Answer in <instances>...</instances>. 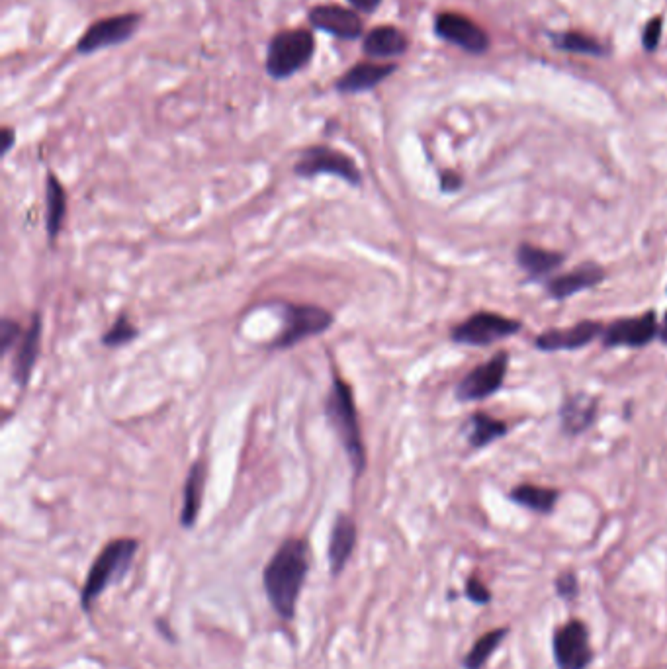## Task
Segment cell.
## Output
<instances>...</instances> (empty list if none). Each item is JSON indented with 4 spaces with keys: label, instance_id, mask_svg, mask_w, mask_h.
Segmentation results:
<instances>
[{
    "label": "cell",
    "instance_id": "cell-23",
    "mask_svg": "<svg viewBox=\"0 0 667 669\" xmlns=\"http://www.w3.org/2000/svg\"><path fill=\"white\" fill-rule=\"evenodd\" d=\"M45 204V229L49 239L55 241L67 218V192L53 173H47L45 177Z\"/></svg>",
    "mask_w": 667,
    "mask_h": 669
},
{
    "label": "cell",
    "instance_id": "cell-28",
    "mask_svg": "<svg viewBox=\"0 0 667 669\" xmlns=\"http://www.w3.org/2000/svg\"><path fill=\"white\" fill-rule=\"evenodd\" d=\"M137 335H139V331H137V327H135L134 323H132L126 315H120V317L116 319V323L104 333L102 343H104L106 347H110V349H118V347H122V345H128V343L135 341Z\"/></svg>",
    "mask_w": 667,
    "mask_h": 669
},
{
    "label": "cell",
    "instance_id": "cell-14",
    "mask_svg": "<svg viewBox=\"0 0 667 669\" xmlns=\"http://www.w3.org/2000/svg\"><path fill=\"white\" fill-rule=\"evenodd\" d=\"M603 323L599 321H579L566 329H548L540 333L534 341V347L542 353H556V351H578L591 345L595 339L603 337Z\"/></svg>",
    "mask_w": 667,
    "mask_h": 669
},
{
    "label": "cell",
    "instance_id": "cell-13",
    "mask_svg": "<svg viewBox=\"0 0 667 669\" xmlns=\"http://www.w3.org/2000/svg\"><path fill=\"white\" fill-rule=\"evenodd\" d=\"M435 34L446 44L456 45L468 53L478 55L490 49L486 30L460 12H439L435 16Z\"/></svg>",
    "mask_w": 667,
    "mask_h": 669
},
{
    "label": "cell",
    "instance_id": "cell-29",
    "mask_svg": "<svg viewBox=\"0 0 667 669\" xmlns=\"http://www.w3.org/2000/svg\"><path fill=\"white\" fill-rule=\"evenodd\" d=\"M22 337L24 335H22L20 325L10 321L8 317H4L2 323H0V349H2V353L8 355L16 345H20Z\"/></svg>",
    "mask_w": 667,
    "mask_h": 669
},
{
    "label": "cell",
    "instance_id": "cell-36",
    "mask_svg": "<svg viewBox=\"0 0 667 669\" xmlns=\"http://www.w3.org/2000/svg\"><path fill=\"white\" fill-rule=\"evenodd\" d=\"M658 339L667 345V312L666 315H664V319H662V323H660V333H658Z\"/></svg>",
    "mask_w": 667,
    "mask_h": 669
},
{
    "label": "cell",
    "instance_id": "cell-7",
    "mask_svg": "<svg viewBox=\"0 0 667 669\" xmlns=\"http://www.w3.org/2000/svg\"><path fill=\"white\" fill-rule=\"evenodd\" d=\"M278 312L284 319V329L268 345L274 351H286L310 337L325 333L333 325V315L319 306L300 304H278Z\"/></svg>",
    "mask_w": 667,
    "mask_h": 669
},
{
    "label": "cell",
    "instance_id": "cell-1",
    "mask_svg": "<svg viewBox=\"0 0 667 669\" xmlns=\"http://www.w3.org/2000/svg\"><path fill=\"white\" fill-rule=\"evenodd\" d=\"M308 574L310 544L304 538H288L282 542L263 572L268 601L280 619H294Z\"/></svg>",
    "mask_w": 667,
    "mask_h": 669
},
{
    "label": "cell",
    "instance_id": "cell-22",
    "mask_svg": "<svg viewBox=\"0 0 667 669\" xmlns=\"http://www.w3.org/2000/svg\"><path fill=\"white\" fill-rule=\"evenodd\" d=\"M204 484H206V460L198 458L186 476L184 482V493H182V511H180V525L184 529H192L198 513H200V505H202V491H204Z\"/></svg>",
    "mask_w": 667,
    "mask_h": 669
},
{
    "label": "cell",
    "instance_id": "cell-15",
    "mask_svg": "<svg viewBox=\"0 0 667 669\" xmlns=\"http://www.w3.org/2000/svg\"><path fill=\"white\" fill-rule=\"evenodd\" d=\"M554 656L560 669H583L591 660L587 628L581 621L562 626L554 636Z\"/></svg>",
    "mask_w": 667,
    "mask_h": 669
},
{
    "label": "cell",
    "instance_id": "cell-18",
    "mask_svg": "<svg viewBox=\"0 0 667 669\" xmlns=\"http://www.w3.org/2000/svg\"><path fill=\"white\" fill-rule=\"evenodd\" d=\"M40 345H42V317L40 313L32 315L30 327L24 333L18 351L14 355V366H12V376L14 382L20 388H26L30 384V378L34 374V366L40 357Z\"/></svg>",
    "mask_w": 667,
    "mask_h": 669
},
{
    "label": "cell",
    "instance_id": "cell-17",
    "mask_svg": "<svg viewBox=\"0 0 667 669\" xmlns=\"http://www.w3.org/2000/svg\"><path fill=\"white\" fill-rule=\"evenodd\" d=\"M607 278L605 268L597 263H583L576 268H572L566 274L554 276L552 280L546 282V292L550 298L562 302L568 300L572 296H576L579 292L591 290L597 284H601Z\"/></svg>",
    "mask_w": 667,
    "mask_h": 669
},
{
    "label": "cell",
    "instance_id": "cell-20",
    "mask_svg": "<svg viewBox=\"0 0 667 669\" xmlns=\"http://www.w3.org/2000/svg\"><path fill=\"white\" fill-rule=\"evenodd\" d=\"M597 407L599 400L587 394H574L566 398L560 407V425L564 433L572 437L585 433L597 417Z\"/></svg>",
    "mask_w": 667,
    "mask_h": 669
},
{
    "label": "cell",
    "instance_id": "cell-21",
    "mask_svg": "<svg viewBox=\"0 0 667 669\" xmlns=\"http://www.w3.org/2000/svg\"><path fill=\"white\" fill-rule=\"evenodd\" d=\"M515 259H517V265L527 272L529 280H540L562 267L566 261V255L560 251L536 247L531 243H521L517 247Z\"/></svg>",
    "mask_w": 667,
    "mask_h": 669
},
{
    "label": "cell",
    "instance_id": "cell-30",
    "mask_svg": "<svg viewBox=\"0 0 667 669\" xmlns=\"http://www.w3.org/2000/svg\"><path fill=\"white\" fill-rule=\"evenodd\" d=\"M466 595L474 601V603H488L491 599V593L488 587L478 580V578H470L466 583Z\"/></svg>",
    "mask_w": 667,
    "mask_h": 669
},
{
    "label": "cell",
    "instance_id": "cell-35",
    "mask_svg": "<svg viewBox=\"0 0 667 669\" xmlns=\"http://www.w3.org/2000/svg\"><path fill=\"white\" fill-rule=\"evenodd\" d=\"M460 186H462V179H460V175H456V173H443V179H441V190L443 192H456V190H460Z\"/></svg>",
    "mask_w": 667,
    "mask_h": 669
},
{
    "label": "cell",
    "instance_id": "cell-32",
    "mask_svg": "<svg viewBox=\"0 0 667 669\" xmlns=\"http://www.w3.org/2000/svg\"><path fill=\"white\" fill-rule=\"evenodd\" d=\"M556 587H558L562 597H574L576 591H578V580H576L574 574H564L562 578H558V581H556Z\"/></svg>",
    "mask_w": 667,
    "mask_h": 669
},
{
    "label": "cell",
    "instance_id": "cell-2",
    "mask_svg": "<svg viewBox=\"0 0 667 669\" xmlns=\"http://www.w3.org/2000/svg\"><path fill=\"white\" fill-rule=\"evenodd\" d=\"M315 53L317 40L312 28H280L268 40L265 73L276 83L290 81L312 65Z\"/></svg>",
    "mask_w": 667,
    "mask_h": 669
},
{
    "label": "cell",
    "instance_id": "cell-34",
    "mask_svg": "<svg viewBox=\"0 0 667 669\" xmlns=\"http://www.w3.org/2000/svg\"><path fill=\"white\" fill-rule=\"evenodd\" d=\"M16 145V130L14 128H10V126H4L2 130H0V147H2V157H6L10 151H12V147Z\"/></svg>",
    "mask_w": 667,
    "mask_h": 669
},
{
    "label": "cell",
    "instance_id": "cell-19",
    "mask_svg": "<svg viewBox=\"0 0 667 669\" xmlns=\"http://www.w3.org/2000/svg\"><path fill=\"white\" fill-rule=\"evenodd\" d=\"M356 523L353 517L339 513L333 529H331V538H329V566H331V574L339 576L347 562L351 560L356 546Z\"/></svg>",
    "mask_w": 667,
    "mask_h": 669
},
{
    "label": "cell",
    "instance_id": "cell-3",
    "mask_svg": "<svg viewBox=\"0 0 667 669\" xmlns=\"http://www.w3.org/2000/svg\"><path fill=\"white\" fill-rule=\"evenodd\" d=\"M325 415L351 460L356 478H360L366 470V448L358 425L355 396L347 380L337 372H333V386L325 400Z\"/></svg>",
    "mask_w": 667,
    "mask_h": 669
},
{
    "label": "cell",
    "instance_id": "cell-31",
    "mask_svg": "<svg viewBox=\"0 0 667 669\" xmlns=\"http://www.w3.org/2000/svg\"><path fill=\"white\" fill-rule=\"evenodd\" d=\"M660 36H662V20L654 18V20L648 22V26L644 30V47L648 51H654L656 45L660 42Z\"/></svg>",
    "mask_w": 667,
    "mask_h": 669
},
{
    "label": "cell",
    "instance_id": "cell-11",
    "mask_svg": "<svg viewBox=\"0 0 667 669\" xmlns=\"http://www.w3.org/2000/svg\"><path fill=\"white\" fill-rule=\"evenodd\" d=\"M660 323L656 312H646L636 317H623L613 321L603 331V345L607 349L628 347V349H642L648 347L654 339H658Z\"/></svg>",
    "mask_w": 667,
    "mask_h": 669
},
{
    "label": "cell",
    "instance_id": "cell-16",
    "mask_svg": "<svg viewBox=\"0 0 667 669\" xmlns=\"http://www.w3.org/2000/svg\"><path fill=\"white\" fill-rule=\"evenodd\" d=\"M409 36L396 24H378L366 30L360 40L364 59L372 61H392L409 51Z\"/></svg>",
    "mask_w": 667,
    "mask_h": 669
},
{
    "label": "cell",
    "instance_id": "cell-4",
    "mask_svg": "<svg viewBox=\"0 0 667 669\" xmlns=\"http://www.w3.org/2000/svg\"><path fill=\"white\" fill-rule=\"evenodd\" d=\"M139 542L135 538H118L104 546L90 566L89 576L81 591V607L90 613L92 603L114 583L124 580L132 568Z\"/></svg>",
    "mask_w": 667,
    "mask_h": 669
},
{
    "label": "cell",
    "instance_id": "cell-25",
    "mask_svg": "<svg viewBox=\"0 0 667 669\" xmlns=\"http://www.w3.org/2000/svg\"><path fill=\"white\" fill-rule=\"evenodd\" d=\"M558 497H560L558 490L544 488V486H533V484H521V486L511 490V499L517 505L527 507L534 513H552L556 503H558Z\"/></svg>",
    "mask_w": 667,
    "mask_h": 669
},
{
    "label": "cell",
    "instance_id": "cell-6",
    "mask_svg": "<svg viewBox=\"0 0 667 669\" xmlns=\"http://www.w3.org/2000/svg\"><path fill=\"white\" fill-rule=\"evenodd\" d=\"M294 175L300 179H315L319 175H331L345 180L351 186L362 184V171L355 159L331 145H308L300 151V157L294 165Z\"/></svg>",
    "mask_w": 667,
    "mask_h": 669
},
{
    "label": "cell",
    "instance_id": "cell-27",
    "mask_svg": "<svg viewBox=\"0 0 667 669\" xmlns=\"http://www.w3.org/2000/svg\"><path fill=\"white\" fill-rule=\"evenodd\" d=\"M554 44L558 49L564 51H572V53H583V55H603V45L599 44L597 40L585 36V34H578V32H568V34H560L554 38Z\"/></svg>",
    "mask_w": 667,
    "mask_h": 669
},
{
    "label": "cell",
    "instance_id": "cell-10",
    "mask_svg": "<svg viewBox=\"0 0 667 669\" xmlns=\"http://www.w3.org/2000/svg\"><path fill=\"white\" fill-rule=\"evenodd\" d=\"M509 370V355L497 353L486 362L470 370L456 386L454 396L458 402H482L493 396L505 382Z\"/></svg>",
    "mask_w": 667,
    "mask_h": 669
},
{
    "label": "cell",
    "instance_id": "cell-8",
    "mask_svg": "<svg viewBox=\"0 0 667 669\" xmlns=\"http://www.w3.org/2000/svg\"><path fill=\"white\" fill-rule=\"evenodd\" d=\"M521 321L505 317L501 313H472L466 321L458 323L450 331V339L458 345L468 347H488L497 341L509 339L521 331Z\"/></svg>",
    "mask_w": 667,
    "mask_h": 669
},
{
    "label": "cell",
    "instance_id": "cell-12",
    "mask_svg": "<svg viewBox=\"0 0 667 669\" xmlns=\"http://www.w3.org/2000/svg\"><path fill=\"white\" fill-rule=\"evenodd\" d=\"M400 65L396 61H372V59H362L351 65L345 73H341L333 89L339 92L341 96H356V94H366L370 90H376L382 87L388 79H392L398 73Z\"/></svg>",
    "mask_w": 667,
    "mask_h": 669
},
{
    "label": "cell",
    "instance_id": "cell-24",
    "mask_svg": "<svg viewBox=\"0 0 667 669\" xmlns=\"http://www.w3.org/2000/svg\"><path fill=\"white\" fill-rule=\"evenodd\" d=\"M509 427L505 421L495 419L484 411H478L470 417L468 423V443L474 448H484L507 435Z\"/></svg>",
    "mask_w": 667,
    "mask_h": 669
},
{
    "label": "cell",
    "instance_id": "cell-5",
    "mask_svg": "<svg viewBox=\"0 0 667 669\" xmlns=\"http://www.w3.org/2000/svg\"><path fill=\"white\" fill-rule=\"evenodd\" d=\"M143 20H145V14L137 10L118 12L112 16L98 18L90 22L85 32L79 36L75 44V51L83 57H89L104 49L126 45L139 34Z\"/></svg>",
    "mask_w": 667,
    "mask_h": 669
},
{
    "label": "cell",
    "instance_id": "cell-26",
    "mask_svg": "<svg viewBox=\"0 0 667 669\" xmlns=\"http://www.w3.org/2000/svg\"><path fill=\"white\" fill-rule=\"evenodd\" d=\"M507 628H495L488 634H484L468 652L466 660H464V668L466 669H482L484 664L490 660L491 654L497 650V646L501 644V640L505 638Z\"/></svg>",
    "mask_w": 667,
    "mask_h": 669
},
{
    "label": "cell",
    "instance_id": "cell-9",
    "mask_svg": "<svg viewBox=\"0 0 667 669\" xmlns=\"http://www.w3.org/2000/svg\"><path fill=\"white\" fill-rule=\"evenodd\" d=\"M313 32H321L341 42H358L366 34L364 16L345 4L321 2L308 8L306 14Z\"/></svg>",
    "mask_w": 667,
    "mask_h": 669
},
{
    "label": "cell",
    "instance_id": "cell-33",
    "mask_svg": "<svg viewBox=\"0 0 667 669\" xmlns=\"http://www.w3.org/2000/svg\"><path fill=\"white\" fill-rule=\"evenodd\" d=\"M382 2H384V0H347V4H349L351 8L358 10L362 16H370V14H374L376 10H380Z\"/></svg>",
    "mask_w": 667,
    "mask_h": 669
}]
</instances>
